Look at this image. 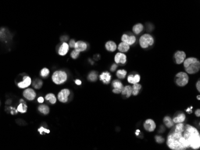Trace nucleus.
<instances>
[{
  "label": "nucleus",
  "mask_w": 200,
  "mask_h": 150,
  "mask_svg": "<svg viewBox=\"0 0 200 150\" xmlns=\"http://www.w3.org/2000/svg\"><path fill=\"white\" fill-rule=\"evenodd\" d=\"M22 96L27 100L32 101L35 99L37 96V93L33 89L28 88L27 89H25V90L23 91Z\"/></svg>",
  "instance_id": "6e6552de"
},
{
  "label": "nucleus",
  "mask_w": 200,
  "mask_h": 150,
  "mask_svg": "<svg viewBox=\"0 0 200 150\" xmlns=\"http://www.w3.org/2000/svg\"><path fill=\"white\" fill-rule=\"evenodd\" d=\"M140 80V76L138 74H135V75L131 74L128 77V81L131 84L138 83Z\"/></svg>",
  "instance_id": "412c9836"
},
{
  "label": "nucleus",
  "mask_w": 200,
  "mask_h": 150,
  "mask_svg": "<svg viewBox=\"0 0 200 150\" xmlns=\"http://www.w3.org/2000/svg\"><path fill=\"white\" fill-rule=\"evenodd\" d=\"M127 72L124 70H120L116 72V76L120 79H124L127 75Z\"/></svg>",
  "instance_id": "7c9ffc66"
},
{
  "label": "nucleus",
  "mask_w": 200,
  "mask_h": 150,
  "mask_svg": "<svg viewBox=\"0 0 200 150\" xmlns=\"http://www.w3.org/2000/svg\"><path fill=\"white\" fill-rule=\"evenodd\" d=\"M38 111L42 114L47 116L50 113V108L48 105L46 104H41L38 107Z\"/></svg>",
  "instance_id": "6ab92c4d"
},
{
  "label": "nucleus",
  "mask_w": 200,
  "mask_h": 150,
  "mask_svg": "<svg viewBox=\"0 0 200 150\" xmlns=\"http://www.w3.org/2000/svg\"><path fill=\"white\" fill-rule=\"evenodd\" d=\"M140 130H137V132H136V133H135V135H136L137 136H138V135H139V133H140Z\"/></svg>",
  "instance_id": "a18cd8bd"
},
{
  "label": "nucleus",
  "mask_w": 200,
  "mask_h": 150,
  "mask_svg": "<svg viewBox=\"0 0 200 150\" xmlns=\"http://www.w3.org/2000/svg\"><path fill=\"white\" fill-rule=\"evenodd\" d=\"M143 29H144V27L142 24H138L133 27L132 30H133V32L135 34H139L143 31Z\"/></svg>",
  "instance_id": "cd10ccee"
},
{
  "label": "nucleus",
  "mask_w": 200,
  "mask_h": 150,
  "mask_svg": "<svg viewBox=\"0 0 200 150\" xmlns=\"http://www.w3.org/2000/svg\"><path fill=\"white\" fill-rule=\"evenodd\" d=\"M163 121H164V123L168 128H171L174 126V123L173 122V119L169 116L165 117Z\"/></svg>",
  "instance_id": "bb28decb"
},
{
  "label": "nucleus",
  "mask_w": 200,
  "mask_h": 150,
  "mask_svg": "<svg viewBox=\"0 0 200 150\" xmlns=\"http://www.w3.org/2000/svg\"><path fill=\"white\" fill-rule=\"evenodd\" d=\"M112 87L113 88V92L115 94H119L122 92L124 86L121 81L116 80L112 82Z\"/></svg>",
  "instance_id": "9d476101"
},
{
  "label": "nucleus",
  "mask_w": 200,
  "mask_h": 150,
  "mask_svg": "<svg viewBox=\"0 0 200 150\" xmlns=\"http://www.w3.org/2000/svg\"><path fill=\"white\" fill-rule=\"evenodd\" d=\"M32 85L34 89L38 90L42 88L43 85V82L41 79L36 78L32 82Z\"/></svg>",
  "instance_id": "b1692460"
},
{
  "label": "nucleus",
  "mask_w": 200,
  "mask_h": 150,
  "mask_svg": "<svg viewBox=\"0 0 200 150\" xmlns=\"http://www.w3.org/2000/svg\"><path fill=\"white\" fill-rule=\"evenodd\" d=\"M19 102V103L17 106V110L18 113H20L21 114L26 113L28 110V106L27 105L26 102L23 99H21Z\"/></svg>",
  "instance_id": "f8f14e48"
},
{
  "label": "nucleus",
  "mask_w": 200,
  "mask_h": 150,
  "mask_svg": "<svg viewBox=\"0 0 200 150\" xmlns=\"http://www.w3.org/2000/svg\"><path fill=\"white\" fill-rule=\"evenodd\" d=\"M117 67V66L116 64H115V63L113 64V65H112V67H111V68H110V71H111L112 72L115 71V70H116Z\"/></svg>",
  "instance_id": "58836bf2"
},
{
  "label": "nucleus",
  "mask_w": 200,
  "mask_h": 150,
  "mask_svg": "<svg viewBox=\"0 0 200 150\" xmlns=\"http://www.w3.org/2000/svg\"><path fill=\"white\" fill-rule=\"evenodd\" d=\"M192 108H193V107L192 106H191V108H188L187 110H186V111L188 112V113H189V114H191V113H192Z\"/></svg>",
  "instance_id": "c03bdc74"
},
{
  "label": "nucleus",
  "mask_w": 200,
  "mask_h": 150,
  "mask_svg": "<svg viewBox=\"0 0 200 150\" xmlns=\"http://www.w3.org/2000/svg\"><path fill=\"white\" fill-rule=\"evenodd\" d=\"M196 89H197L198 91L199 92L200 91V81H199V80H198V82L196 83Z\"/></svg>",
  "instance_id": "ea45409f"
},
{
  "label": "nucleus",
  "mask_w": 200,
  "mask_h": 150,
  "mask_svg": "<svg viewBox=\"0 0 200 150\" xmlns=\"http://www.w3.org/2000/svg\"><path fill=\"white\" fill-rule=\"evenodd\" d=\"M145 129L149 132H153L156 128V124L155 121L152 119H147L145 121L143 124Z\"/></svg>",
  "instance_id": "9b49d317"
},
{
  "label": "nucleus",
  "mask_w": 200,
  "mask_h": 150,
  "mask_svg": "<svg viewBox=\"0 0 200 150\" xmlns=\"http://www.w3.org/2000/svg\"><path fill=\"white\" fill-rule=\"evenodd\" d=\"M139 41L140 46L143 49H146L153 44L154 39L150 34H146L140 37Z\"/></svg>",
  "instance_id": "423d86ee"
},
{
  "label": "nucleus",
  "mask_w": 200,
  "mask_h": 150,
  "mask_svg": "<svg viewBox=\"0 0 200 150\" xmlns=\"http://www.w3.org/2000/svg\"><path fill=\"white\" fill-rule=\"evenodd\" d=\"M183 65L186 72L189 74H196L199 71L200 63L195 57H189L185 59Z\"/></svg>",
  "instance_id": "7ed1b4c3"
},
{
  "label": "nucleus",
  "mask_w": 200,
  "mask_h": 150,
  "mask_svg": "<svg viewBox=\"0 0 200 150\" xmlns=\"http://www.w3.org/2000/svg\"><path fill=\"white\" fill-rule=\"evenodd\" d=\"M75 83L77 84V85H81L82 84V81H81V80H75Z\"/></svg>",
  "instance_id": "79ce46f5"
},
{
  "label": "nucleus",
  "mask_w": 200,
  "mask_h": 150,
  "mask_svg": "<svg viewBox=\"0 0 200 150\" xmlns=\"http://www.w3.org/2000/svg\"><path fill=\"white\" fill-rule=\"evenodd\" d=\"M45 99L52 105L55 104L57 101V98L56 96L53 93H49L47 94L45 96Z\"/></svg>",
  "instance_id": "5701e85b"
},
{
  "label": "nucleus",
  "mask_w": 200,
  "mask_h": 150,
  "mask_svg": "<svg viewBox=\"0 0 200 150\" xmlns=\"http://www.w3.org/2000/svg\"><path fill=\"white\" fill-rule=\"evenodd\" d=\"M112 76L109 72H103L99 75V80L102 81L104 84H108L110 83Z\"/></svg>",
  "instance_id": "a211bd4d"
},
{
  "label": "nucleus",
  "mask_w": 200,
  "mask_h": 150,
  "mask_svg": "<svg viewBox=\"0 0 200 150\" xmlns=\"http://www.w3.org/2000/svg\"><path fill=\"white\" fill-rule=\"evenodd\" d=\"M69 51V45L67 42H64L59 47L58 50V54L61 56H65Z\"/></svg>",
  "instance_id": "f3484780"
},
{
  "label": "nucleus",
  "mask_w": 200,
  "mask_h": 150,
  "mask_svg": "<svg viewBox=\"0 0 200 150\" xmlns=\"http://www.w3.org/2000/svg\"><path fill=\"white\" fill-rule=\"evenodd\" d=\"M105 47H106V49L108 51L112 52H114L116 50V49H117L116 44L114 42H113L112 41H109L107 42L106 43Z\"/></svg>",
  "instance_id": "aec40b11"
},
{
  "label": "nucleus",
  "mask_w": 200,
  "mask_h": 150,
  "mask_svg": "<svg viewBox=\"0 0 200 150\" xmlns=\"http://www.w3.org/2000/svg\"><path fill=\"white\" fill-rule=\"evenodd\" d=\"M79 55H80V52H78V51H77V50H76L75 49H74V50H73V51L71 52V54H70L71 57L73 59H76L77 58H78V57L79 56Z\"/></svg>",
  "instance_id": "72a5a7b5"
},
{
  "label": "nucleus",
  "mask_w": 200,
  "mask_h": 150,
  "mask_svg": "<svg viewBox=\"0 0 200 150\" xmlns=\"http://www.w3.org/2000/svg\"><path fill=\"white\" fill-rule=\"evenodd\" d=\"M50 74V71L48 68H43L41 71H40V76L42 78H46Z\"/></svg>",
  "instance_id": "473e14b6"
},
{
  "label": "nucleus",
  "mask_w": 200,
  "mask_h": 150,
  "mask_svg": "<svg viewBox=\"0 0 200 150\" xmlns=\"http://www.w3.org/2000/svg\"><path fill=\"white\" fill-rule=\"evenodd\" d=\"M68 76L67 73L62 70L55 71L52 75V81L55 84L60 85L64 83L67 80Z\"/></svg>",
  "instance_id": "20e7f679"
},
{
  "label": "nucleus",
  "mask_w": 200,
  "mask_h": 150,
  "mask_svg": "<svg viewBox=\"0 0 200 150\" xmlns=\"http://www.w3.org/2000/svg\"><path fill=\"white\" fill-rule=\"evenodd\" d=\"M195 114L197 117H199L200 116V110H199V109L196 110L195 112Z\"/></svg>",
  "instance_id": "a19ab883"
},
{
  "label": "nucleus",
  "mask_w": 200,
  "mask_h": 150,
  "mask_svg": "<svg viewBox=\"0 0 200 150\" xmlns=\"http://www.w3.org/2000/svg\"><path fill=\"white\" fill-rule=\"evenodd\" d=\"M62 41H67L68 40V37H66V36H63L61 37V39Z\"/></svg>",
  "instance_id": "37998d69"
},
{
  "label": "nucleus",
  "mask_w": 200,
  "mask_h": 150,
  "mask_svg": "<svg viewBox=\"0 0 200 150\" xmlns=\"http://www.w3.org/2000/svg\"><path fill=\"white\" fill-rule=\"evenodd\" d=\"M75 44H76V41L74 39H72L70 40V42H69V47H71V48H74V46H75Z\"/></svg>",
  "instance_id": "e433bc0d"
},
{
  "label": "nucleus",
  "mask_w": 200,
  "mask_h": 150,
  "mask_svg": "<svg viewBox=\"0 0 200 150\" xmlns=\"http://www.w3.org/2000/svg\"><path fill=\"white\" fill-rule=\"evenodd\" d=\"M98 73L96 71H91L88 75V80L91 82H95L97 80Z\"/></svg>",
  "instance_id": "c756f323"
},
{
  "label": "nucleus",
  "mask_w": 200,
  "mask_h": 150,
  "mask_svg": "<svg viewBox=\"0 0 200 150\" xmlns=\"http://www.w3.org/2000/svg\"><path fill=\"white\" fill-rule=\"evenodd\" d=\"M9 110L10 111V114L12 115H14V114H17L18 111L17 110V108H16L15 107H13V106H9Z\"/></svg>",
  "instance_id": "c9c22d12"
},
{
  "label": "nucleus",
  "mask_w": 200,
  "mask_h": 150,
  "mask_svg": "<svg viewBox=\"0 0 200 150\" xmlns=\"http://www.w3.org/2000/svg\"><path fill=\"white\" fill-rule=\"evenodd\" d=\"M32 84V80L29 76H24L22 80L17 83V87L19 89H25L29 87Z\"/></svg>",
  "instance_id": "1a4fd4ad"
},
{
  "label": "nucleus",
  "mask_w": 200,
  "mask_h": 150,
  "mask_svg": "<svg viewBox=\"0 0 200 150\" xmlns=\"http://www.w3.org/2000/svg\"><path fill=\"white\" fill-rule=\"evenodd\" d=\"M132 92V88L131 85H126V86L124 87L123 90L121 92L122 95H125L127 98H129Z\"/></svg>",
  "instance_id": "4be33fe9"
},
{
  "label": "nucleus",
  "mask_w": 200,
  "mask_h": 150,
  "mask_svg": "<svg viewBox=\"0 0 200 150\" xmlns=\"http://www.w3.org/2000/svg\"><path fill=\"white\" fill-rule=\"evenodd\" d=\"M132 88V95H133L134 96H137L140 90L142 89V85L138 83H135L133 84V86Z\"/></svg>",
  "instance_id": "c85d7f7f"
},
{
  "label": "nucleus",
  "mask_w": 200,
  "mask_h": 150,
  "mask_svg": "<svg viewBox=\"0 0 200 150\" xmlns=\"http://www.w3.org/2000/svg\"><path fill=\"white\" fill-rule=\"evenodd\" d=\"M114 61L116 63L125 64L127 62V56L122 53H117L114 56Z\"/></svg>",
  "instance_id": "dca6fc26"
},
{
  "label": "nucleus",
  "mask_w": 200,
  "mask_h": 150,
  "mask_svg": "<svg viewBox=\"0 0 200 150\" xmlns=\"http://www.w3.org/2000/svg\"><path fill=\"white\" fill-rule=\"evenodd\" d=\"M186 58V54L184 52L177 51L174 55V59L177 64L182 63Z\"/></svg>",
  "instance_id": "ddd939ff"
},
{
  "label": "nucleus",
  "mask_w": 200,
  "mask_h": 150,
  "mask_svg": "<svg viewBox=\"0 0 200 150\" xmlns=\"http://www.w3.org/2000/svg\"><path fill=\"white\" fill-rule=\"evenodd\" d=\"M185 124L177 123L170 132L167 140V146L173 150H184L188 148V145L183 137Z\"/></svg>",
  "instance_id": "f257e3e1"
},
{
  "label": "nucleus",
  "mask_w": 200,
  "mask_h": 150,
  "mask_svg": "<svg viewBox=\"0 0 200 150\" xmlns=\"http://www.w3.org/2000/svg\"><path fill=\"white\" fill-rule=\"evenodd\" d=\"M189 76L186 72H180L176 75L175 82L180 87H184L188 83Z\"/></svg>",
  "instance_id": "39448f33"
},
{
  "label": "nucleus",
  "mask_w": 200,
  "mask_h": 150,
  "mask_svg": "<svg viewBox=\"0 0 200 150\" xmlns=\"http://www.w3.org/2000/svg\"><path fill=\"white\" fill-rule=\"evenodd\" d=\"M37 102L39 103H43V102H45V99L42 96H40L39 98H37Z\"/></svg>",
  "instance_id": "4c0bfd02"
},
{
  "label": "nucleus",
  "mask_w": 200,
  "mask_h": 150,
  "mask_svg": "<svg viewBox=\"0 0 200 150\" xmlns=\"http://www.w3.org/2000/svg\"><path fill=\"white\" fill-rule=\"evenodd\" d=\"M183 137L185 140L188 148L198 149L200 147V135L198 130L190 124L185 125Z\"/></svg>",
  "instance_id": "f03ea898"
},
{
  "label": "nucleus",
  "mask_w": 200,
  "mask_h": 150,
  "mask_svg": "<svg viewBox=\"0 0 200 150\" xmlns=\"http://www.w3.org/2000/svg\"><path fill=\"white\" fill-rule=\"evenodd\" d=\"M118 50L121 53H125L129 50V45L124 42H122L118 46Z\"/></svg>",
  "instance_id": "393cba45"
},
{
  "label": "nucleus",
  "mask_w": 200,
  "mask_h": 150,
  "mask_svg": "<svg viewBox=\"0 0 200 150\" xmlns=\"http://www.w3.org/2000/svg\"><path fill=\"white\" fill-rule=\"evenodd\" d=\"M0 104H1V101H0Z\"/></svg>",
  "instance_id": "de8ad7c7"
},
{
  "label": "nucleus",
  "mask_w": 200,
  "mask_h": 150,
  "mask_svg": "<svg viewBox=\"0 0 200 150\" xmlns=\"http://www.w3.org/2000/svg\"><path fill=\"white\" fill-rule=\"evenodd\" d=\"M155 139H156V141L157 143L158 144H162L164 142V138H163L162 136H155Z\"/></svg>",
  "instance_id": "f704fd0d"
},
{
  "label": "nucleus",
  "mask_w": 200,
  "mask_h": 150,
  "mask_svg": "<svg viewBox=\"0 0 200 150\" xmlns=\"http://www.w3.org/2000/svg\"><path fill=\"white\" fill-rule=\"evenodd\" d=\"M37 131L40 133V134L42 135H45V133L49 134L50 132L49 129H48V128H46L45 127H43V126H41L39 128H38Z\"/></svg>",
  "instance_id": "2f4dec72"
},
{
  "label": "nucleus",
  "mask_w": 200,
  "mask_h": 150,
  "mask_svg": "<svg viewBox=\"0 0 200 150\" xmlns=\"http://www.w3.org/2000/svg\"><path fill=\"white\" fill-rule=\"evenodd\" d=\"M70 90L68 89H64L58 94V99L61 103H67L68 101V98L70 95Z\"/></svg>",
  "instance_id": "0eeeda50"
},
{
  "label": "nucleus",
  "mask_w": 200,
  "mask_h": 150,
  "mask_svg": "<svg viewBox=\"0 0 200 150\" xmlns=\"http://www.w3.org/2000/svg\"><path fill=\"white\" fill-rule=\"evenodd\" d=\"M197 99H198V100H199V99H200V98H199V95H198V96H197Z\"/></svg>",
  "instance_id": "49530a36"
},
{
  "label": "nucleus",
  "mask_w": 200,
  "mask_h": 150,
  "mask_svg": "<svg viewBox=\"0 0 200 150\" xmlns=\"http://www.w3.org/2000/svg\"><path fill=\"white\" fill-rule=\"evenodd\" d=\"M87 44L85 42L82 41H78L76 42L74 49L76 50L81 52L85 51L87 49Z\"/></svg>",
  "instance_id": "2eb2a0df"
},
{
  "label": "nucleus",
  "mask_w": 200,
  "mask_h": 150,
  "mask_svg": "<svg viewBox=\"0 0 200 150\" xmlns=\"http://www.w3.org/2000/svg\"><path fill=\"white\" fill-rule=\"evenodd\" d=\"M186 118V116L185 114L183 113H181L178 114V116H177L176 117H175L173 119V121L174 123L177 124V123H183Z\"/></svg>",
  "instance_id": "a878e982"
},
{
  "label": "nucleus",
  "mask_w": 200,
  "mask_h": 150,
  "mask_svg": "<svg viewBox=\"0 0 200 150\" xmlns=\"http://www.w3.org/2000/svg\"><path fill=\"white\" fill-rule=\"evenodd\" d=\"M122 42H125L128 45H132L134 44L136 41V38L134 35H128L127 34H124L122 37Z\"/></svg>",
  "instance_id": "4468645a"
}]
</instances>
